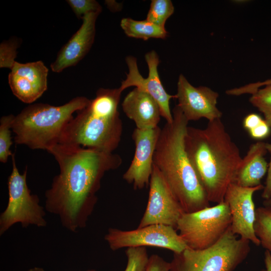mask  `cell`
Returning <instances> with one entry per match:
<instances>
[{
	"instance_id": "obj_1",
	"label": "cell",
	"mask_w": 271,
	"mask_h": 271,
	"mask_svg": "<svg viewBox=\"0 0 271 271\" xmlns=\"http://www.w3.org/2000/svg\"><path fill=\"white\" fill-rule=\"evenodd\" d=\"M48 152L57 161L60 172L45 192V209L58 216L66 229L76 232L86 225L105 173L117 169L121 158L96 149L60 144Z\"/></svg>"
},
{
	"instance_id": "obj_2",
	"label": "cell",
	"mask_w": 271,
	"mask_h": 271,
	"mask_svg": "<svg viewBox=\"0 0 271 271\" xmlns=\"http://www.w3.org/2000/svg\"><path fill=\"white\" fill-rule=\"evenodd\" d=\"M185 148L209 202H223L242 158L221 119L204 129L188 126Z\"/></svg>"
},
{
	"instance_id": "obj_3",
	"label": "cell",
	"mask_w": 271,
	"mask_h": 271,
	"mask_svg": "<svg viewBox=\"0 0 271 271\" xmlns=\"http://www.w3.org/2000/svg\"><path fill=\"white\" fill-rule=\"evenodd\" d=\"M173 120L166 122L160 133L154 155V165L186 213L210 206L205 190L185 148L188 121L177 105Z\"/></svg>"
},
{
	"instance_id": "obj_4",
	"label": "cell",
	"mask_w": 271,
	"mask_h": 271,
	"mask_svg": "<svg viewBox=\"0 0 271 271\" xmlns=\"http://www.w3.org/2000/svg\"><path fill=\"white\" fill-rule=\"evenodd\" d=\"M121 93L119 87L99 89L95 97L76 112L58 144L112 153L120 143L122 132L117 110Z\"/></svg>"
},
{
	"instance_id": "obj_5",
	"label": "cell",
	"mask_w": 271,
	"mask_h": 271,
	"mask_svg": "<svg viewBox=\"0 0 271 271\" xmlns=\"http://www.w3.org/2000/svg\"><path fill=\"white\" fill-rule=\"evenodd\" d=\"M90 100L84 96H77L60 106L43 103L29 105L13 120L12 129L15 134V143L48 152L59 143L74 113L85 107Z\"/></svg>"
},
{
	"instance_id": "obj_6",
	"label": "cell",
	"mask_w": 271,
	"mask_h": 271,
	"mask_svg": "<svg viewBox=\"0 0 271 271\" xmlns=\"http://www.w3.org/2000/svg\"><path fill=\"white\" fill-rule=\"evenodd\" d=\"M250 242L233 234L230 226L209 247L199 250L187 247L174 253L170 271H233L248 255Z\"/></svg>"
},
{
	"instance_id": "obj_7",
	"label": "cell",
	"mask_w": 271,
	"mask_h": 271,
	"mask_svg": "<svg viewBox=\"0 0 271 271\" xmlns=\"http://www.w3.org/2000/svg\"><path fill=\"white\" fill-rule=\"evenodd\" d=\"M11 157L13 168L8 180L9 200L0 215L1 235L17 223L24 228L30 225L39 227L47 225L45 211L39 204V197L32 194L28 186L27 167L20 174L16 166L15 153Z\"/></svg>"
},
{
	"instance_id": "obj_8",
	"label": "cell",
	"mask_w": 271,
	"mask_h": 271,
	"mask_svg": "<svg viewBox=\"0 0 271 271\" xmlns=\"http://www.w3.org/2000/svg\"><path fill=\"white\" fill-rule=\"evenodd\" d=\"M231 222L228 206L223 201L195 212H184L176 229L188 248L203 249L216 243Z\"/></svg>"
},
{
	"instance_id": "obj_9",
	"label": "cell",
	"mask_w": 271,
	"mask_h": 271,
	"mask_svg": "<svg viewBox=\"0 0 271 271\" xmlns=\"http://www.w3.org/2000/svg\"><path fill=\"white\" fill-rule=\"evenodd\" d=\"M104 239L113 251L125 247L153 246L179 253L187 248L176 228L162 224L149 225L131 230L110 228Z\"/></svg>"
},
{
	"instance_id": "obj_10",
	"label": "cell",
	"mask_w": 271,
	"mask_h": 271,
	"mask_svg": "<svg viewBox=\"0 0 271 271\" xmlns=\"http://www.w3.org/2000/svg\"><path fill=\"white\" fill-rule=\"evenodd\" d=\"M149 186L147 206L138 227L162 224L176 228L178 220L185 212L154 165Z\"/></svg>"
},
{
	"instance_id": "obj_11",
	"label": "cell",
	"mask_w": 271,
	"mask_h": 271,
	"mask_svg": "<svg viewBox=\"0 0 271 271\" xmlns=\"http://www.w3.org/2000/svg\"><path fill=\"white\" fill-rule=\"evenodd\" d=\"M263 187L262 184L244 187L233 182L228 186L224 199L230 211L232 233L256 246L260 245V241L254 228L256 209L253 196L255 192L263 190Z\"/></svg>"
},
{
	"instance_id": "obj_12",
	"label": "cell",
	"mask_w": 271,
	"mask_h": 271,
	"mask_svg": "<svg viewBox=\"0 0 271 271\" xmlns=\"http://www.w3.org/2000/svg\"><path fill=\"white\" fill-rule=\"evenodd\" d=\"M145 59L149 68V75L146 78L139 72L137 59L130 56L126 58L129 71L119 88L122 92L127 88L135 86L148 93L158 104L161 116L167 122L171 123L173 117L170 108V101L172 98L176 99L177 96L168 94L162 84L158 71L160 60L157 53L154 50L147 53Z\"/></svg>"
},
{
	"instance_id": "obj_13",
	"label": "cell",
	"mask_w": 271,
	"mask_h": 271,
	"mask_svg": "<svg viewBox=\"0 0 271 271\" xmlns=\"http://www.w3.org/2000/svg\"><path fill=\"white\" fill-rule=\"evenodd\" d=\"M177 105L188 121L205 118L208 121L221 119L216 104L219 94L206 86L194 87L180 74L177 83Z\"/></svg>"
},
{
	"instance_id": "obj_14",
	"label": "cell",
	"mask_w": 271,
	"mask_h": 271,
	"mask_svg": "<svg viewBox=\"0 0 271 271\" xmlns=\"http://www.w3.org/2000/svg\"><path fill=\"white\" fill-rule=\"evenodd\" d=\"M161 128L159 126L147 129L136 128L132 138L136 146L133 159L123 175L134 189H142L150 183L153 168V158Z\"/></svg>"
},
{
	"instance_id": "obj_15",
	"label": "cell",
	"mask_w": 271,
	"mask_h": 271,
	"mask_svg": "<svg viewBox=\"0 0 271 271\" xmlns=\"http://www.w3.org/2000/svg\"><path fill=\"white\" fill-rule=\"evenodd\" d=\"M49 69L42 61L15 62L8 76L14 95L24 103H32L47 90Z\"/></svg>"
},
{
	"instance_id": "obj_16",
	"label": "cell",
	"mask_w": 271,
	"mask_h": 271,
	"mask_svg": "<svg viewBox=\"0 0 271 271\" xmlns=\"http://www.w3.org/2000/svg\"><path fill=\"white\" fill-rule=\"evenodd\" d=\"M100 13H91L82 19L79 29L61 48L50 67L55 73L77 65L87 55L94 42L95 24Z\"/></svg>"
},
{
	"instance_id": "obj_17",
	"label": "cell",
	"mask_w": 271,
	"mask_h": 271,
	"mask_svg": "<svg viewBox=\"0 0 271 271\" xmlns=\"http://www.w3.org/2000/svg\"><path fill=\"white\" fill-rule=\"evenodd\" d=\"M122 110L132 120L139 129L158 126L161 116L159 106L148 93L134 88L125 97L122 103Z\"/></svg>"
},
{
	"instance_id": "obj_18",
	"label": "cell",
	"mask_w": 271,
	"mask_h": 271,
	"mask_svg": "<svg viewBox=\"0 0 271 271\" xmlns=\"http://www.w3.org/2000/svg\"><path fill=\"white\" fill-rule=\"evenodd\" d=\"M266 143L258 141L251 144L242 159L234 183L244 187L261 185V180L267 173L268 164L264 156L267 153Z\"/></svg>"
},
{
	"instance_id": "obj_19",
	"label": "cell",
	"mask_w": 271,
	"mask_h": 271,
	"mask_svg": "<svg viewBox=\"0 0 271 271\" xmlns=\"http://www.w3.org/2000/svg\"><path fill=\"white\" fill-rule=\"evenodd\" d=\"M120 26L128 37L136 39L148 40L151 38L165 39L168 36L165 28L146 20L137 21L129 18H123Z\"/></svg>"
},
{
	"instance_id": "obj_20",
	"label": "cell",
	"mask_w": 271,
	"mask_h": 271,
	"mask_svg": "<svg viewBox=\"0 0 271 271\" xmlns=\"http://www.w3.org/2000/svg\"><path fill=\"white\" fill-rule=\"evenodd\" d=\"M260 245L271 254V209L265 206L256 209L254 225Z\"/></svg>"
},
{
	"instance_id": "obj_21",
	"label": "cell",
	"mask_w": 271,
	"mask_h": 271,
	"mask_svg": "<svg viewBox=\"0 0 271 271\" xmlns=\"http://www.w3.org/2000/svg\"><path fill=\"white\" fill-rule=\"evenodd\" d=\"M174 7L170 0H152L146 20L165 28L167 19L173 14Z\"/></svg>"
},
{
	"instance_id": "obj_22",
	"label": "cell",
	"mask_w": 271,
	"mask_h": 271,
	"mask_svg": "<svg viewBox=\"0 0 271 271\" xmlns=\"http://www.w3.org/2000/svg\"><path fill=\"white\" fill-rule=\"evenodd\" d=\"M15 116L11 114L3 116L0 119V161L3 163H7L13 154L10 148L13 144L11 132Z\"/></svg>"
},
{
	"instance_id": "obj_23",
	"label": "cell",
	"mask_w": 271,
	"mask_h": 271,
	"mask_svg": "<svg viewBox=\"0 0 271 271\" xmlns=\"http://www.w3.org/2000/svg\"><path fill=\"white\" fill-rule=\"evenodd\" d=\"M249 102L263 114L264 119L271 127V85L259 88L251 94Z\"/></svg>"
},
{
	"instance_id": "obj_24",
	"label": "cell",
	"mask_w": 271,
	"mask_h": 271,
	"mask_svg": "<svg viewBox=\"0 0 271 271\" xmlns=\"http://www.w3.org/2000/svg\"><path fill=\"white\" fill-rule=\"evenodd\" d=\"M127 263L124 271H146L149 257L146 247H128L125 250Z\"/></svg>"
},
{
	"instance_id": "obj_25",
	"label": "cell",
	"mask_w": 271,
	"mask_h": 271,
	"mask_svg": "<svg viewBox=\"0 0 271 271\" xmlns=\"http://www.w3.org/2000/svg\"><path fill=\"white\" fill-rule=\"evenodd\" d=\"M20 42L17 38L3 41L0 45V67L11 69L15 63Z\"/></svg>"
},
{
	"instance_id": "obj_26",
	"label": "cell",
	"mask_w": 271,
	"mask_h": 271,
	"mask_svg": "<svg viewBox=\"0 0 271 271\" xmlns=\"http://www.w3.org/2000/svg\"><path fill=\"white\" fill-rule=\"evenodd\" d=\"M66 2L79 19L91 13L102 12V7L95 0H67Z\"/></svg>"
},
{
	"instance_id": "obj_27",
	"label": "cell",
	"mask_w": 271,
	"mask_h": 271,
	"mask_svg": "<svg viewBox=\"0 0 271 271\" xmlns=\"http://www.w3.org/2000/svg\"><path fill=\"white\" fill-rule=\"evenodd\" d=\"M267 85H271V78L263 82L250 83L244 86L228 90L227 94L232 95H239L245 93L252 94L260 87Z\"/></svg>"
},
{
	"instance_id": "obj_28",
	"label": "cell",
	"mask_w": 271,
	"mask_h": 271,
	"mask_svg": "<svg viewBox=\"0 0 271 271\" xmlns=\"http://www.w3.org/2000/svg\"><path fill=\"white\" fill-rule=\"evenodd\" d=\"M170 262L158 254L149 257L146 271H170Z\"/></svg>"
},
{
	"instance_id": "obj_29",
	"label": "cell",
	"mask_w": 271,
	"mask_h": 271,
	"mask_svg": "<svg viewBox=\"0 0 271 271\" xmlns=\"http://www.w3.org/2000/svg\"><path fill=\"white\" fill-rule=\"evenodd\" d=\"M270 128L268 124L263 119L259 124L248 131L252 139L261 140L267 138L270 135Z\"/></svg>"
},
{
	"instance_id": "obj_30",
	"label": "cell",
	"mask_w": 271,
	"mask_h": 271,
	"mask_svg": "<svg viewBox=\"0 0 271 271\" xmlns=\"http://www.w3.org/2000/svg\"><path fill=\"white\" fill-rule=\"evenodd\" d=\"M266 147L270 157L269 162L268 164L266 180L261 194V197L263 200L271 198V143H266Z\"/></svg>"
},
{
	"instance_id": "obj_31",
	"label": "cell",
	"mask_w": 271,
	"mask_h": 271,
	"mask_svg": "<svg viewBox=\"0 0 271 271\" xmlns=\"http://www.w3.org/2000/svg\"><path fill=\"white\" fill-rule=\"evenodd\" d=\"M263 119L258 114L250 113L243 119V126L245 129L249 131L259 124Z\"/></svg>"
},
{
	"instance_id": "obj_32",
	"label": "cell",
	"mask_w": 271,
	"mask_h": 271,
	"mask_svg": "<svg viewBox=\"0 0 271 271\" xmlns=\"http://www.w3.org/2000/svg\"><path fill=\"white\" fill-rule=\"evenodd\" d=\"M264 268L261 271H271V254L267 250L264 253Z\"/></svg>"
},
{
	"instance_id": "obj_33",
	"label": "cell",
	"mask_w": 271,
	"mask_h": 271,
	"mask_svg": "<svg viewBox=\"0 0 271 271\" xmlns=\"http://www.w3.org/2000/svg\"><path fill=\"white\" fill-rule=\"evenodd\" d=\"M105 4L110 11L113 12L119 11L121 7L120 4L114 1H105Z\"/></svg>"
},
{
	"instance_id": "obj_34",
	"label": "cell",
	"mask_w": 271,
	"mask_h": 271,
	"mask_svg": "<svg viewBox=\"0 0 271 271\" xmlns=\"http://www.w3.org/2000/svg\"><path fill=\"white\" fill-rule=\"evenodd\" d=\"M27 271H45L42 267L35 266L29 268ZM86 271H96L94 269H89Z\"/></svg>"
},
{
	"instance_id": "obj_35",
	"label": "cell",
	"mask_w": 271,
	"mask_h": 271,
	"mask_svg": "<svg viewBox=\"0 0 271 271\" xmlns=\"http://www.w3.org/2000/svg\"><path fill=\"white\" fill-rule=\"evenodd\" d=\"M263 206L271 209V198L264 200L263 201Z\"/></svg>"
}]
</instances>
